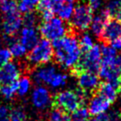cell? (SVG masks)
Wrapping results in <instances>:
<instances>
[{
	"label": "cell",
	"instance_id": "cell-1",
	"mask_svg": "<svg viewBox=\"0 0 121 121\" xmlns=\"http://www.w3.org/2000/svg\"><path fill=\"white\" fill-rule=\"evenodd\" d=\"M78 34L69 26V30L64 36L52 41L53 57L65 68L73 67L81 55Z\"/></svg>",
	"mask_w": 121,
	"mask_h": 121
},
{
	"label": "cell",
	"instance_id": "cell-2",
	"mask_svg": "<svg viewBox=\"0 0 121 121\" xmlns=\"http://www.w3.org/2000/svg\"><path fill=\"white\" fill-rule=\"evenodd\" d=\"M87 93L79 88L75 91L65 90L54 95L52 100L53 108H57L65 112H73L81 106H83L87 99Z\"/></svg>",
	"mask_w": 121,
	"mask_h": 121
},
{
	"label": "cell",
	"instance_id": "cell-3",
	"mask_svg": "<svg viewBox=\"0 0 121 121\" xmlns=\"http://www.w3.org/2000/svg\"><path fill=\"white\" fill-rule=\"evenodd\" d=\"M101 49L99 45H93L87 51L81 53L77 64L71 68V73L74 76L80 72L97 73L101 66Z\"/></svg>",
	"mask_w": 121,
	"mask_h": 121
},
{
	"label": "cell",
	"instance_id": "cell-4",
	"mask_svg": "<svg viewBox=\"0 0 121 121\" xmlns=\"http://www.w3.org/2000/svg\"><path fill=\"white\" fill-rule=\"evenodd\" d=\"M69 30L64 20L60 18L52 17L48 20L42 21L39 25V31L43 38L49 41H54L63 37Z\"/></svg>",
	"mask_w": 121,
	"mask_h": 121
},
{
	"label": "cell",
	"instance_id": "cell-5",
	"mask_svg": "<svg viewBox=\"0 0 121 121\" xmlns=\"http://www.w3.org/2000/svg\"><path fill=\"white\" fill-rule=\"evenodd\" d=\"M53 47L50 41L43 38L39 40L32 50L27 54V60L32 65H42L50 62L53 58Z\"/></svg>",
	"mask_w": 121,
	"mask_h": 121
},
{
	"label": "cell",
	"instance_id": "cell-6",
	"mask_svg": "<svg viewBox=\"0 0 121 121\" xmlns=\"http://www.w3.org/2000/svg\"><path fill=\"white\" fill-rule=\"evenodd\" d=\"M70 26L77 33L87 29L93 20V11L88 4H78L73 9Z\"/></svg>",
	"mask_w": 121,
	"mask_h": 121
},
{
	"label": "cell",
	"instance_id": "cell-7",
	"mask_svg": "<svg viewBox=\"0 0 121 121\" xmlns=\"http://www.w3.org/2000/svg\"><path fill=\"white\" fill-rule=\"evenodd\" d=\"M104 44H110L121 38V21L115 18H110L106 21L101 35L98 37Z\"/></svg>",
	"mask_w": 121,
	"mask_h": 121
},
{
	"label": "cell",
	"instance_id": "cell-8",
	"mask_svg": "<svg viewBox=\"0 0 121 121\" xmlns=\"http://www.w3.org/2000/svg\"><path fill=\"white\" fill-rule=\"evenodd\" d=\"M22 25V16L20 11L4 14L2 20V30L4 36L14 37Z\"/></svg>",
	"mask_w": 121,
	"mask_h": 121
},
{
	"label": "cell",
	"instance_id": "cell-9",
	"mask_svg": "<svg viewBox=\"0 0 121 121\" xmlns=\"http://www.w3.org/2000/svg\"><path fill=\"white\" fill-rule=\"evenodd\" d=\"M75 77L78 79V84L81 89L87 94H92L96 91L100 84V80L95 73L89 72H80Z\"/></svg>",
	"mask_w": 121,
	"mask_h": 121
},
{
	"label": "cell",
	"instance_id": "cell-10",
	"mask_svg": "<svg viewBox=\"0 0 121 121\" xmlns=\"http://www.w3.org/2000/svg\"><path fill=\"white\" fill-rule=\"evenodd\" d=\"M54 13H57L60 19L68 20L74 9L75 0H51Z\"/></svg>",
	"mask_w": 121,
	"mask_h": 121
},
{
	"label": "cell",
	"instance_id": "cell-11",
	"mask_svg": "<svg viewBox=\"0 0 121 121\" xmlns=\"http://www.w3.org/2000/svg\"><path fill=\"white\" fill-rule=\"evenodd\" d=\"M20 73L17 65L9 61L0 67V85L11 84L14 81H17L20 77Z\"/></svg>",
	"mask_w": 121,
	"mask_h": 121
},
{
	"label": "cell",
	"instance_id": "cell-12",
	"mask_svg": "<svg viewBox=\"0 0 121 121\" xmlns=\"http://www.w3.org/2000/svg\"><path fill=\"white\" fill-rule=\"evenodd\" d=\"M111 105V103L107 99L103 97L97 93H94L93 97L90 99L88 104V111L90 115L96 116V115L105 112Z\"/></svg>",
	"mask_w": 121,
	"mask_h": 121
},
{
	"label": "cell",
	"instance_id": "cell-13",
	"mask_svg": "<svg viewBox=\"0 0 121 121\" xmlns=\"http://www.w3.org/2000/svg\"><path fill=\"white\" fill-rule=\"evenodd\" d=\"M39 35L35 30V27H26L21 31L20 35V43L26 48L27 51H30L39 42Z\"/></svg>",
	"mask_w": 121,
	"mask_h": 121
},
{
	"label": "cell",
	"instance_id": "cell-14",
	"mask_svg": "<svg viewBox=\"0 0 121 121\" xmlns=\"http://www.w3.org/2000/svg\"><path fill=\"white\" fill-rule=\"evenodd\" d=\"M32 102L35 107L43 109L51 103V95L47 88L43 87H35L32 93Z\"/></svg>",
	"mask_w": 121,
	"mask_h": 121
},
{
	"label": "cell",
	"instance_id": "cell-15",
	"mask_svg": "<svg viewBox=\"0 0 121 121\" xmlns=\"http://www.w3.org/2000/svg\"><path fill=\"white\" fill-rule=\"evenodd\" d=\"M111 17V15L109 14L108 11L106 9L102 11V13L100 15H98L96 17H95L92 21H91V30L95 34V35H96L97 37H99L101 35L103 29L104 27V25Z\"/></svg>",
	"mask_w": 121,
	"mask_h": 121
},
{
	"label": "cell",
	"instance_id": "cell-16",
	"mask_svg": "<svg viewBox=\"0 0 121 121\" xmlns=\"http://www.w3.org/2000/svg\"><path fill=\"white\" fill-rule=\"evenodd\" d=\"M95 93H97L100 95H102L103 97L105 99H107L110 103H114L115 100L117 99V88L113 87L111 83H109L107 81L104 82H100V84L98 86L97 89Z\"/></svg>",
	"mask_w": 121,
	"mask_h": 121
},
{
	"label": "cell",
	"instance_id": "cell-17",
	"mask_svg": "<svg viewBox=\"0 0 121 121\" xmlns=\"http://www.w3.org/2000/svg\"><path fill=\"white\" fill-rule=\"evenodd\" d=\"M56 74V69L54 66L49 65V66H44L35 72V80L37 82H43L46 84H50L52 78Z\"/></svg>",
	"mask_w": 121,
	"mask_h": 121
},
{
	"label": "cell",
	"instance_id": "cell-18",
	"mask_svg": "<svg viewBox=\"0 0 121 121\" xmlns=\"http://www.w3.org/2000/svg\"><path fill=\"white\" fill-rule=\"evenodd\" d=\"M101 49V55H102V65H111L112 61L117 56V51L111 45L108 44H103Z\"/></svg>",
	"mask_w": 121,
	"mask_h": 121
},
{
	"label": "cell",
	"instance_id": "cell-19",
	"mask_svg": "<svg viewBox=\"0 0 121 121\" xmlns=\"http://www.w3.org/2000/svg\"><path fill=\"white\" fill-rule=\"evenodd\" d=\"M70 117L71 121H88L90 118V113L88 109L83 106H81L73 112Z\"/></svg>",
	"mask_w": 121,
	"mask_h": 121
},
{
	"label": "cell",
	"instance_id": "cell-20",
	"mask_svg": "<svg viewBox=\"0 0 121 121\" xmlns=\"http://www.w3.org/2000/svg\"><path fill=\"white\" fill-rule=\"evenodd\" d=\"M18 88V81H14L11 84L0 85V93L6 99H11L17 93Z\"/></svg>",
	"mask_w": 121,
	"mask_h": 121
},
{
	"label": "cell",
	"instance_id": "cell-21",
	"mask_svg": "<svg viewBox=\"0 0 121 121\" xmlns=\"http://www.w3.org/2000/svg\"><path fill=\"white\" fill-rule=\"evenodd\" d=\"M0 11L4 14L18 11V3L15 0H0Z\"/></svg>",
	"mask_w": 121,
	"mask_h": 121
},
{
	"label": "cell",
	"instance_id": "cell-22",
	"mask_svg": "<svg viewBox=\"0 0 121 121\" xmlns=\"http://www.w3.org/2000/svg\"><path fill=\"white\" fill-rule=\"evenodd\" d=\"M40 0H20L18 3V10L20 13H26L27 12L33 11Z\"/></svg>",
	"mask_w": 121,
	"mask_h": 121
},
{
	"label": "cell",
	"instance_id": "cell-23",
	"mask_svg": "<svg viewBox=\"0 0 121 121\" xmlns=\"http://www.w3.org/2000/svg\"><path fill=\"white\" fill-rule=\"evenodd\" d=\"M37 20H38V17L33 10L24 13L22 17V24L26 27H35L37 24Z\"/></svg>",
	"mask_w": 121,
	"mask_h": 121
},
{
	"label": "cell",
	"instance_id": "cell-24",
	"mask_svg": "<svg viewBox=\"0 0 121 121\" xmlns=\"http://www.w3.org/2000/svg\"><path fill=\"white\" fill-rule=\"evenodd\" d=\"M9 51L11 52L12 57H21L27 52L26 48L24 47L20 43L16 42V41L13 42L12 43H10V49H9Z\"/></svg>",
	"mask_w": 121,
	"mask_h": 121
},
{
	"label": "cell",
	"instance_id": "cell-25",
	"mask_svg": "<svg viewBox=\"0 0 121 121\" xmlns=\"http://www.w3.org/2000/svg\"><path fill=\"white\" fill-rule=\"evenodd\" d=\"M49 121H71V119L67 112L54 108V110L51 112Z\"/></svg>",
	"mask_w": 121,
	"mask_h": 121
},
{
	"label": "cell",
	"instance_id": "cell-26",
	"mask_svg": "<svg viewBox=\"0 0 121 121\" xmlns=\"http://www.w3.org/2000/svg\"><path fill=\"white\" fill-rule=\"evenodd\" d=\"M30 79L28 77H22L18 81L17 93L20 95H25L30 88Z\"/></svg>",
	"mask_w": 121,
	"mask_h": 121
},
{
	"label": "cell",
	"instance_id": "cell-27",
	"mask_svg": "<svg viewBox=\"0 0 121 121\" xmlns=\"http://www.w3.org/2000/svg\"><path fill=\"white\" fill-rule=\"evenodd\" d=\"M79 44H80V49H81V53L87 51L94 45L92 39L87 34H84L81 35L80 40H79Z\"/></svg>",
	"mask_w": 121,
	"mask_h": 121
},
{
	"label": "cell",
	"instance_id": "cell-28",
	"mask_svg": "<svg viewBox=\"0 0 121 121\" xmlns=\"http://www.w3.org/2000/svg\"><path fill=\"white\" fill-rule=\"evenodd\" d=\"M66 80H67V77L65 74H61V73H56L55 76L52 78V80L50 82V86L51 87H62V86H65V83H66Z\"/></svg>",
	"mask_w": 121,
	"mask_h": 121
},
{
	"label": "cell",
	"instance_id": "cell-29",
	"mask_svg": "<svg viewBox=\"0 0 121 121\" xmlns=\"http://www.w3.org/2000/svg\"><path fill=\"white\" fill-rule=\"evenodd\" d=\"M26 113L20 108H16L10 111V121H26Z\"/></svg>",
	"mask_w": 121,
	"mask_h": 121
},
{
	"label": "cell",
	"instance_id": "cell-30",
	"mask_svg": "<svg viewBox=\"0 0 121 121\" xmlns=\"http://www.w3.org/2000/svg\"><path fill=\"white\" fill-rule=\"evenodd\" d=\"M12 58L11 52L8 49H0V67H2L4 65L8 63Z\"/></svg>",
	"mask_w": 121,
	"mask_h": 121
},
{
	"label": "cell",
	"instance_id": "cell-31",
	"mask_svg": "<svg viewBox=\"0 0 121 121\" xmlns=\"http://www.w3.org/2000/svg\"><path fill=\"white\" fill-rule=\"evenodd\" d=\"M109 65L113 69V71L118 74L119 78L121 79V54H119V55L117 54L114 60L112 61V63L111 65Z\"/></svg>",
	"mask_w": 121,
	"mask_h": 121
},
{
	"label": "cell",
	"instance_id": "cell-32",
	"mask_svg": "<svg viewBox=\"0 0 121 121\" xmlns=\"http://www.w3.org/2000/svg\"><path fill=\"white\" fill-rule=\"evenodd\" d=\"M0 121H10V110L5 105H0Z\"/></svg>",
	"mask_w": 121,
	"mask_h": 121
},
{
	"label": "cell",
	"instance_id": "cell-33",
	"mask_svg": "<svg viewBox=\"0 0 121 121\" xmlns=\"http://www.w3.org/2000/svg\"><path fill=\"white\" fill-rule=\"evenodd\" d=\"M109 121H121L120 111H111L109 114Z\"/></svg>",
	"mask_w": 121,
	"mask_h": 121
},
{
	"label": "cell",
	"instance_id": "cell-34",
	"mask_svg": "<svg viewBox=\"0 0 121 121\" xmlns=\"http://www.w3.org/2000/svg\"><path fill=\"white\" fill-rule=\"evenodd\" d=\"M100 4H101V0H89L88 6L90 7L92 11H95L100 6Z\"/></svg>",
	"mask_w": 121,
	"mask_h": 121
},
{
	"label": "cell",
	"instance_id": "cell-35",
	"mask_svg": "<svg viewBox=\"0 0 121 121\" xmlns=\"http://www.w3.org/2000/svg\"><path fill=\"white\" fill-rule=\"evenodd\" d=\"M94 119L95 121H109V114H106L105 112H103V113L96 115Z\"/></svg>",
	"mask_w": 121,
	"mask_h": 121
},
{
	"label": "cell",
	"instance_id": "cell-36",
	"mask_svg": "<svg viewBox=\"0 0 121 121\" xmlns=\"http://www.w3.org/2000/svg\"><path fill=\"white\" fill-rule=\"evenodd\" d=\"M110 45H111V47L114 48L115 50H121V38L114 41V42H112Z\"/></svg>",
	"mask_w": 121,
	"mask_h": 121
},
{
	"label": "cell",
	"instance_id": "cell-37",
	"mask_svg": "<svg viewBox=\"0 0 121 121\" xmlns=\"http://www.w3.org/2000/svg\"><path fill=\"white\" fill-rule=\"evenodd\" d=\"M118 92H119V93L121 94V80H120V81H119V84H118Z\"/></svg>",
	"mask_w": 121,
	"mask_h": 121
},
{
	"label": "cell",
	"instance_id": "cell-38",
	"mask_svg": "<svg viewBox=\"0 0 121 121\" xmlns=\"http://www.w3.org/2000/svg\"><path fill=\"white\" fill-rule=\"evenodd\" d=\"M88 121H95V120L94 118H93V119H91V120H88Z\"/></svg>",
	"mask_w": 121,
	"mask_h": 121
}]
</instances>
